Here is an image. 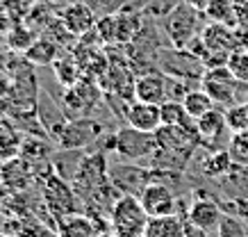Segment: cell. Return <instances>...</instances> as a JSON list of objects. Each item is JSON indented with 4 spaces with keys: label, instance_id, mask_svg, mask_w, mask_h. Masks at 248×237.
<instances>
[{
    "label": "cell",
    "instance_id": "15",
    "mask_svg": "<svg viewBox=\"0 0 248 237\" xmlns=\"http://www.w3.org/2000/svg\"><path fill=\"white\" fill-rule=\"evenodd\" d=\"M100 100V92H98L93 84L89 82H76L73 87H68L66 98H64V105L71 107V110H91Z\"/></svg>",
    "mask_w": 248,
    "mask_h": 237
},
{
    "label": "cell",
    "instance_id": "1",
    "mask_svg": "<svg viewBox=\"0 0 248 237\" xmlns=\"http://www.w3.org/2000/svg\"><path fill=\"white\" fill-rule=\"evenodd\" d=\"M201 89L212 96L217 107L228 110V107L237 105L248 100V84L239 82L237 78L230 73L228 66H214V69H205L203 80H201Z\"/></svg>",
    "mask_w": 248,
    "mask_h": 237
},
{
    "label": "cell",
    "instance_id": "11",
    "mask_svg": "<svg viewBox=\"0 0 248 237\" xmlns=\"http://www.w3.org/2000/svg\"><path fill=\"white\" fill-rule=\"evenodd\" d=\"M123 119L128 126L137 128V130L146 132H157L162 128V105L155 103H143V100H130L125 105Z\"/></svg>",
    "mask_w": 248,
    "mask_h": 237
},
{
    "label": "cell",
    "instance_id": "29",
    "mask_svg": "<svg viewBox=\"0 0 248 237\" xmlns=\"http://www.w3.org/2000/svg\"><path fill=\"white\" fill-rule=\"evenodd\" d=\"M96 30L100 34V41H105V44H116V16L114 14H105L100 16L96 21Z\"/></svg>",
    "mask_w": 248,
    "mask_h": 237
},
{
    "label": "cell",
    "instance_id": "32",
    "mask_svg": "<svg viewBox=\"0 0 248 237\" xmlns=\"http://www.w3.org/2000/svg\"><path fill=\"white\" fill-rule=\"evenodd\" d=\"M98 237H119V235H114L112 230H109V233H103V235H98Z\"/></svg>",
    "mask_w": 248,
    "mask_h": 237
},
{
    "label": "cell",
    "instance_id": "5",
    "mask_svg": "<svg viewBox=\"0 0 248 237\" xmlns=\"http://www.w3.org/2000/svg\"><path fill=\"white\" fill-rule=\"evenodd\" d=\"M159 60V71L166 73L169 78H175V80H182V82H189L194 80L196 84H201L205 73V64L201 57H196L191 50L187 48H175V50H162L157 55Z\"/></svg>",
    "mask_w": 248,
    "mask_h": 237
},
{
    "label": "cell",
    "instance_id": "10",
    "mask_svg": "<svg viewBox=\"0 0 248 237\" xmlns=\"http://www.w3.org/2000/svg\"><path fill=\"white\" fill-rule=\"evenodd\" d=\"M98 132H100V126L93 119L82 116V119H76V121H68L57 135V142H60L64 151H82L84 146L96 142Z\"/></svg>",
    "mask_w": 248,
    "mask_h": 237
},
{
    "label": "cell",
    "instance_id": "4",
    "mask_svg": "<svg viewBox=\"0 0 248 237\" xmlns=\"http://www.w3.org/2000/svg\"><path fill=\"white\" fill-rule=\"evenodd\" d=\"M203 18H205L203 12H198V9L187 5V2H180L171 14L164 16L162 28H164L166 37H169V41H171L173 46L187 48L203 32V28H205Z\"/></svg>",
    "mask_w": 248,
    "mask_h": 237
},
{
    "label": "cell",
    "instance_id": "31",
    "mask_svg": "<svg viewBox=\"0 0 248 237\" xmlns=\"http://www.w3.org/2000/svg\"><path fill=\"white\" fill-rule=\"evenodd\" d=\"M187 5H191V7H196L198 12H205V7L210 5V0H185Z\"/></svg>",
    "mask_w": 248,
    "mask_h": 237
},
{
    "label": "cell",
    "instance_id": "26",
    "mask_svg": "<svg viewBox=\"0 0 248 237\" xmlns=\"http://www.w3.org/2000/svg\"><path fill=\"white\" fill-rule=\"evenodd\" d=\"M228 153H230V158H232V162L237 167L248 169V132L232 135L230 146H228Z\"/></svg>",
    "mask_w": 248,
    "mask_h": 237
},
{
    "label": "cell",
    "instance_id": "2",
    "mask_svg": "<svg viewBox=\"0 0 248 237\" xmlns=\"http://www.w3.org/2000/svg\"><path fill=\"white\" fill-rule=\"evenodd\" d=\"M148 212L143 210L139 196L132 194H121L109 212V230L119 237H143L146 223H148Z\"/></svg>",
    "mask_w": 248,
    "mask_h": 237
},
{
    "label": "cell",
    "instance_id": "17",
    "mask_svg": "<svg viewBox=\"0 0 248 237\" xmlns=\"http://www.w3.org/2000/svg\"><path fill=\"white\" fill-rule=\"evenodd\" d=\"M0 183H5L9 190L21 191L30 185V171H28V164H23L21 158H14V160L2 162L0 167Z\"/></svg>",
    "mask_w": 248,
    "mask_h": 237
},
{
    "label": "cell",
    "instance_id": "34",
    "mask_svg": "<svg viewBox=\"0 0 248 237\" xmlns=\"http://www.w3.org/2000/svg\"><path fill=\"white\" fill-rule=\"evenodd\" d=\"M241 219H244V217H241ZM244 221H246V230H248V217H246V219H244Z\"/></svg>",
    "mask_w": 248,
    "mask_h": 237
},
{
    "label": "cell",
    "instance_id": "25",
    "mask_svg": "<svg viewBox=\"0 0 248 237\" xmlns=\"http://www.w3.org/2000/svg\"><path fill=\"white\" fill-rule=\"evenodd\" d=\"M226 121H228V128L232 130V135L248 132V100L228 107L226 110Z\"/></svg>",
    "mask_w": 248,
    "mask_h": 237
},
{
    "label": "cell",
    "instance_id": "6",
    "mask_svg": "<svg viewBox=\"0 0 248 237\" xmlns=\"http://www.w3.org/2000/svg\"><path fill=\"white\" fill-rule=\"evenodd\" d=\"M196 128H198L201 146H205L210 153H217V151H228L230 139H232V130L228 128L226 110L214 107L212 112H207L205 116H201V119L196 121Z\"/></svg>",
    "mask_w": 248,
    "mask_h": 237
},
{
    "label": "cell",
    "instance_id": "30",
    "mask_svg": "<svg viewBox=\"0 0 248 237\" xmlns=\"http://www.w3.org/2000/svg\"><path fill=\"white\" fill-rule=\"evenodd\" d=\"M237 7V18H239V28L248 32V0H234Z\"/></svg>",
    "mask_w": 248,
    "mask_h": 237
},
{
    "label": "cell",
    "instance_id": "27",
    "mask_svg": "<svg viewBox=\"0 0 248 237\" xmlns=\"http://www.w3.org/2000/svg\"><path fill=\"white\" fill-rule=\"evenodd\" d=\"M228 69L232 73L239 82L248 84V48H239V50H234L230 57H228Z\"/></svg>",
    "mask_w": 248,
    "mask_h": 237
},
{
    "label": "cell",
    "instance_id": "8",
    "mask_svg": "<svg viewBox=\"0 0 248 237\" xmlns=\"http://www.w3.org/2000/svg\"><path fill=\"white\" fill-rule=\"evenodd\" d=\"M155 178V171L151 167H137L132 162H125L114 167L109 164V183L121 191V194H132V196H139L143 191V187L148 183H153Z\"/></svg>",
    "mask_w": 248,
    "mask_h": 237
},
{
    "label": "cell",
    "instance_id": "7",
    "mask_svg": "<svg viewBox=\"0 0 248 237\" xmlns=\"http://www.w3.org/2000/svg\"><path fill=\"white\" fill-rule=\"evenodd\" d=\"M139 201H141L143 210L148 212V217H164V214H175V212L180 214V199L157 176L153 178V183L143 187V191L139 194Z\"/></svg>",
    "mask_w": 248,
    "mask_h": 237
},
{
    "label": "cell",
    "instance_id": "19",
    "mask_svg": "<svg viewBox=\"0 0 248 237\" xmlns=\"http://www.w3.org/2000/svg\"><path fill=\"white\" fill-rule=\"evenodd\" d=\"M182 105H185V110H187V114L194 119V121H198L201 116H205L207 112H212L214 107H217V103L212 100V96L205 89H201V87H194V89H189L187 96L182 98Z\"/></svg>",
    "mask_w": 248,
    "mask_h": 237
},
{
    "label": "cell",
    "instance_id": "9",
    "mask_svg": "<svg viewBox=\"0 0 248 237\" xmlns=\"http://www.w3.org/2000/svg\"><path fill=\"white\" fill-rule=\"evenodd\" d=\"M169 76L162 73L159 69H151L141 73V76L135 78V98L143 100V103H155V105H162L166 100H171V94H169Z\"/></svg>",
    "mask_w": 248,
    "mask_h": 237
},
{
    "label": "cell",
    "instance_id": "33",
    "mask_svg": "<svg viewBox=\"0 0 248 237\" xmlns=\"http://www.w3.org/2000/svg\"><path fill=\"white\" fill-rule=\"evenodd\" d=\"M123 2H125V5H130V2H137V0H123ZM139 2H141V0H139Z\"/></svg>",
    "mask_w": 248,
    "mask_h": 237
},
{
    "label": "cell",
    "instance_id": "16",
    "mask_svg": "<svg viewBox=\"0 0 248 237\" xmlns=\"http://www.w3.org/2000/svg\"><path fill=\"white\" fill-rule=\"evenodd\" d=\"M96 221L87 214H68L60 219V233L57 237H98Z\"/></svg>",
    "mask_w": 248,
    "mask_h": 237
},
{
    "label": "cell",
    "instance_id": "22",
    "mask_svg": "<svg viewBox=\"0 0 248 237\" xmlns=\"http://www.w3.org/2000/svg\"><path fill=\"white\" fill-rule=\"evenodd\" d=\"M194 119L187 114L182 100H166L162 103V126H194Z\"/></svg>",
    "mask_w": 248,
    "mask_h": 237
},
{
    "label": "cell",
    "instance_id": "28",
    "mask_svg": "<svg viewBox=\"0 0 248 237\" xmlns=\"http://www.w3.org/2000/svg\"><path fill=\"white\" fill-rule=\"evenodd\" d=\"M180 2H185V0H148V2H143V14L155 16V18H164Z\"/></svg>",
    "mask_w": 248,
    "mask_h": 237
},
{
    "label": "cell",
    "instance_id": "23",
    "mask_svg": "<svg viewBox=\"0 0 248 237\" xmlns=\"http://www.w3.org/2000/svg\"><path fill=\"white\" fill-rule=\"evenodd\" d=\"M55 71H57V78L62 80V84H66V87H73L76 82H80V64H78L71 55H60L57 60L53 62Z\"/></svg>",
    "mask_w": 248,
    "mask_h": 237
},
{
    "label": "cell",
    "instance_id": "20",
    "mask_svg": "<svg viewBox=\"0 0 248 237\" xmlns=\"http://www.w3.org/2000/svg\"><path fill=\"white\" fill-rule=\"evenodd\" d=\"M18 153H21V135L9 121L0 119V162L14 160Z\"/></svg>",
    "mask_w": 248,
    "mask_h": 237
},
{
    "label": "cell",
    "instance_id": "18",
    "mask_svg": "<svg viewBox=\"0 0 248 237\" xmlns=\"http://www.w3.org/2000/svg\"><path fill=\"white\" fill-rule=\"evenodd\" d=\"M203 14L207 18V23H221V25H228V28H239L234 0H210V5L205 7Z\"/></svg>",
    "mask_w": 248,
    "mask_h": 237
},
{
    "label": "cell",
    "instance_id": "13",
    "mask_svg": "<svg viewBox=\"0 0 248 237\" xmlns=\"http://www.w3.org/2000/svg\"><path fill=\"white\" fill-rule=\"evenodd\" d=\"M60 21L73 37H84L96 28L98 16L87 2H71L68 7L62 9Z\"/></svg>",
    "mask_w": 248,
    "mask_h": 237
},
{
    "label": "cell",
    "instance_id": "14",
    "mask_svg": "<svg viewBox=\"0 0 248 237\" xmlns=\"http://www.w3.org/2000/svg\"><path fill=\"white\" fill-rule=\"evenodd\" d=\"M187 217L182 214H164V217H151L143 230V237H185Z\"/></svg>",
    "mask_w": 248,
    "mask_h": 237
},
{
    "label": "cell",
    "instance_id": "12",
    "mask_svg": "<svg viewBox=\"0 0 248 237\" xmlns=\"http://www.w3.org/2000/svg\"><path fill=\"white\" fill-rule=\"evenodd\" d=\"M223 205L217 203L214 199L210 196H198V199L189 201L187 205V221L198 226L203 230H217L218 223H221V217H223Z\"/></svg>",
    "mask_w": 248,
    "mask_h": 237
},
{
    "label": "cell",
    "instance_id": "21",
    "mask_svg": "<svg viewBox=\"0 0 248 237\" xmlns=\"http://www.w3.org/2000/svg\"><path fill=\"white\" fill-rule=\"evenodd\" d=\"M25 57L39 66H44V64H53L57 60V44H55L50 37H44V39H37L34 44L28 46L25 50Z\"/></svg>",
    "mask_w": 248,
    "mask_h": 237
},
{
    "label": "cell",
    "instance_id": "3",
    "mask_svg": "<svg viewBox=\"0 0 248 237\" xmlns=\"http://www.w3.org/2000/svg\"><path fill=\"white\" fill-rule=\"evenodd\" d=\"M157 132H146L137 130L132 126H123L114 132L112 137V151L125 162H139V160H151L157 153Z\"/></svg>",
    "mask_w": 248,
    "mask_h": 237
},
{
    "label": "cell",
    "instance_id": "24",
    "mask_svg": "<svg viewBox=\"0 0 248 237\" xmlns=\"http://www.w3.org/2000/svg\"><path fill=\"white\" fill-rule=\"evenodd\" d=\"M217 235L218 237H248L246 221L241 219L239 214L223 212L221 223H218V228H217Z\"/></svg>",
    "mask_w": 248,
    "mask_h": 237
}]
</instances>
